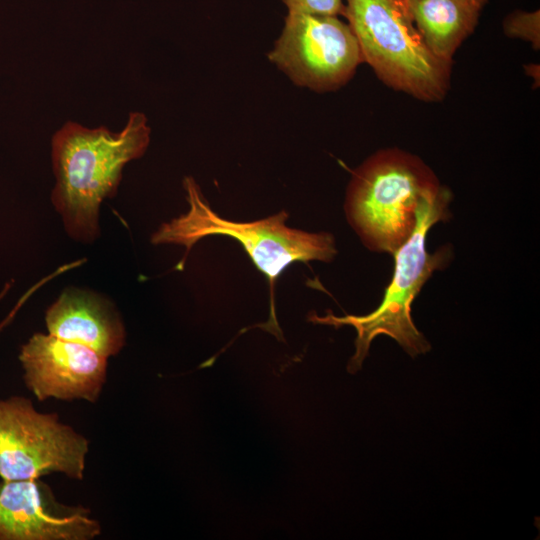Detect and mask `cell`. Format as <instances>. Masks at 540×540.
Returning a JSON list of instances; mask_svg holds the SVG:
<instances>
[{
	"label": "cell",
	"instance_id": "obj_1",
	"mask_svg": "<svg viewBox=\"0 0 540 540\" xmlns=\"http://www.w3.org/2000/svg\"><path fill=\"white\" fill-rule=\"evenodd\" d=\"M150 133L146 116L132 112L119 132L69 121L53 135L51 201L71 238H98L101 203L117 193L124 166L146 152Z\"/></svg>",
	"mask_w": 540,
	"mask_h": 540
},
{
	"label": "cell",
	"instance_id": "obj_2",
	"mask_svg": "<svg viewBox=\"0 0 540 540\" xmlns=\"http://www.w3.org/2000/svg\"><path fill=\"white\" fill-rule=\"evenodd\" d=\"M451 198L450 190L441 184L421 197L414 231L393 255V277L374 311L361 316L337 317L329 313L323 317H310L316 323L335 327L350 325L356 329L355 353L348 363L349 372L354 373L361 368L372 341L379 335L393 338L413 358L430 351V343L412 320L411 305L431 275L443 269L451 257L448 246L434 253H429L426 248L430 228L449 219Z\"/></svg>",
	"mask_w": 540,
	"mask_h": 540
},
{
	"label": "cell",
	"instance_id": "obj_3",
	"mask_svg": "<svg viewBox=\"0 0 540 540\" xmlns=\"http://www.w3.org/2000/svg\"><path fill=\"white\" fill-rule=\"evenodd\" d=\"M189 210L161 226L151 236V242L182 245L186 248L177 265L182 270L193 246L210 235H225L241 243L257 269L268 279L271 296L276 279L292 263L318 260L331 262L337 255L331 233H311L286 225L284 210L265 219L235 222L219 216L204 198L191 176L183 180Z\"/></svg>",
	"mask_w": 540,
	"mask_h": 540
},
{
	"label": "cell",
	"instance_id": "obj_4",
	"mask_svg": "<svg viewBox=\"0 0 540 540\" xmlns=\"http://www.w3.org/2000/svg\"><path fill=\"white\" fill-rule=\"evenodd\" d=\"M439 184L419 157L380 150L352 173L344 202L347 221L366 248L394 255L414 231L421 197Z\"/></svg>",
	"mask_w": 540,
	"mask_h": 540
},
{
	"label": "cell",
	"instance_id": "obj_5",
	"mask_svg": "<svg viewBox=\"0 0 540 540\" xmlns=\"http://www.w3.org/2000/svg\"><path fill=\"white\" fill-rule=\"evenodd\" d=\"M347 19L362 56L389 87L434 102L449 89L451 63L425 45L403 0H346Z\"/></svg>",
	"mask_w": 540,
	"mask_h": 540
},
{
	"label": "cell",
	"instance_id": "obj_6",
	"mask_svg": "<svg viewBox=\"0 0 540 540\" xmlns=\"http://www.w3.org/2000/svg\"><path fill=\"white\" fill-rule=\"evenodd\" d=\"M88 441L56 414L38 412L22 396L0 399V478L40 479L63 473L82 480Z\"/></svg>",
	"mask_w": 540,
	"mask_h": 540
},
{
	"label": "cell",
	"instance_id": "obj_7",
	"mask_svg": "<svg viewBox=\"0 0 540 540\" xmlns=\"http://www.w3.org/2000/svg\"><path fill=\"white\" fill-rule=\"evenodd\" d=\"M268 59L300 87L333 91L363 62L349 25L338 16L288 13Z\"/></svg>",
	"mask_w": 540,
	"mask_h": 540
},
{
	"label": "cell",
	"instance_id": "obj_8",
	"mask_svg": "<svg viewBox=\"0 0 540 540\" xmlns=\"http://www.w3.org/2000/svg\"><path fill=\"white\" fill-rule=\"evenodd\" d=\"M107 357L51 334L35 333L21 346L24 382L39 401L95 402L107 377Z\"/></svg>",
	"mask_w": 540,
	"mask_h": 540
},
{
	"label": "cell",
	"instance_id": "obj_9",
	"mask_svg": "<svg viewBox=\"0 0 540 540\" xmlns=\"http://www.w3.org/2000/svg\"><path fill=\"white\" fill-rule=\"evenodd\" d=\"M100 533L89 509L58 502L40 479L0 482V540H91Z\"/></svg>",
	"mask_w": 540,
	"mask_h": 540
},
{
	"label": "cell",
	"instance_id": "obj_10",
	"mask_svg": "<svg viewBox=\"0 0 540 540\" xmlns=\"http://www.w3.org/2000/svg\"><path fill=\"white\" fill-rule=\"evenodd\" d=\"M49 334L83 344L110 357L125 345V326L116 306L90 290L68 287L45 314Z\"/></svg>",
	"mask_w": 540,
	"mask_h": 540
},
{
	"label": "cell",
	"instance_id": "obj_11",
	"mask_svg": "<svg viewBox=\"0 0 540 540\" xmlns=\"http://www.w3.org/2000/svg\"><path fill=\"white\" fill-rule=\"evenodd\" d=\"M427 48L452 62L461 43L474 31L481 9L467 0H403Z\"/></svg>",
	"mask_w": 540,
	"mask_h": 540
},
{
	"label": "cell",
	"instance_id": "obj_12",
	"mask_svg": "<svg viewBox=\"0 0 540 540\" xmlns=\"http://www.w3.org/2000/svg\"><path fill=\"white\" fill-rule=\"evenodd\" d=\"M503 30L508 37L529 41L535 49L540 46L539 10L514 11L503 21Z\"/></svg>",
	"mask_w": 540,
	"mask_h": 540
},
{
	"label": "cell",
	"instance_id": "obj_13",
	"mask_svg": "<svg viewBox=\"0 0 540 540\" xmlns=\"http://www.w3.org/2000/svg\"><path fill=\"white\" fill-rule=\"evenodd\" d=\"M288 13L338 16L342 15V0H282Z\"/></svg>",
	"mask_w": 540,
	"mask_h": 540
},
{
	"label": "cell",
	"instance_id": "obj_14",
	"mask_svg": "<svg viewBox=\"0 0 540 540\" xmlns=\"http://www.w3.org/2000/svg\"><path fill=\"white\" fill-rule=\"evenodd\" d=\"M48 282V279L46 277H43L41 280H39L35 285H33L27 292L23 294V296L19 299V301L15 304L14 308L9 312V314L0 322V332L4 330L6 326H8L16 314L19 312L21 307L25 304V302L36 292L38 291L42 286H44ZM10 288V285H6L4 290L0 293V298L4 296L7 292V290Z\"/></svg>",
	"mask_w": 540,
	"mask_h": 540
},
{
	"label": "cell",
	"instance_id": "obj_15",
	"mask_svg": "<svg viewBox=\"0 0 540 540\" xmlns=\"http://www.w3.org/2000/svg\"><path fill=\"white\" fill-rule=\"evenodd\" d=\"M467 1H469L470 3H472L473 5H475L476 7L482 10V8L488 3L489 0H467Z\"/></svg>",
	"mask_w": 540,
	"mask_h": 540
}]
</instances>
